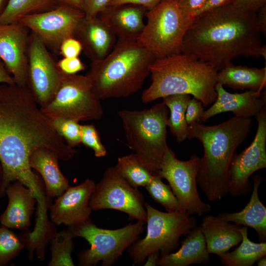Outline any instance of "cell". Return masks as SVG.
I'll use <instances>...</instances> for the list:
<instances>
[{"label":"cell","mask_w":266,"mask_h":266,"mask_svg":"<svg viewBox=\"0 0 266 266\" xmlns=\"http://www.w3.org/2000/svg\"><path fill=\"white\" fill-rule=\"evenodd\" d=\"M39 148L52 151L64 161L78 153L56 132L27 86L0 84V199L11 183L19 181L33 191L38 208L47 207L50 199L43 181L29 165L31 154Z\"/></svg>","instance_id":"cell-1"},{"label":"cell","mask_w":266,"mask_h":266,"mask_svg":"<svg viewBox=\"0 0 266 266\" xmlns=\"http://www.w3.org/2000/svg\"><path fill=\"white\" fill-rule=\"evenodd\" d=\"M261 35L256 13L231 3L197 17L184 34L180 53L209 63L219 71L239 56L259 58Z\"/></svg>","instance_id":"cell-2"},{"label":"cell","mask_w":266,"mask_h":266,"mask_svg":"<svg viewBox=\"0 0 266 266\" xmlns=\"http://www.w3.org/2000/svg\"><path fill=\"white\" fill-rule=\"evenodd\" d=\"M252 126L250 118L235 116L215 125L194 122L188 126L187 138L199 139L203 147L197 183L209 201L219 200L229 194L231 160L237 147L247 137Z\"/></svg>","instance_id":"cell-3"},{"label":"cell","mask_w":266,"mask_h":266,"mask_svg":"<svg viewBox=\"0 0 266 266\" xmlns=\"http://www.w3.org/2000/svg\"><path fill=\"white\" fill-rule=\"evenodd\" d=\"M217 69L211 64L179 53L154 60L149 66L151 83L142 92L143 103L174 94H187L204 107L217 98Z\"/></svg>","instance_id":"cell-4"},{"label":"cell","mask_w":266,"mask_h":266,"mask_svg":"<svg viewBox=\"0 0 266 266\" xmlns=\"http://www.w3.org/2000/svg\"><path fill=\"white\" fill-rule=\"evenodd\" d=\"M155 59L136 41L118 39L105 57L91 62L86 75L100 100L126 98L142 88Z\"/></svg>","instance_id":"cell-5"},{"label":"cell","mask_w":266,"mask_h":266,"mask_svg":"<svg viewBox=\"0 0 266 266\" xmlns=\"http://www.w3.org/2000/svg\"><path fill=\"white\" fill-rule=\"evenodd\" d=\"M127 145L153 174H158L169 148L166 141L168 109L163 102L142 110L118 112Z\"/></svg>","instance_id":"cell-6"},{"label":"cell","mask_w":266,"mask_h":266,"mask_svg":"<svg viewBox=\"0 0 266 266\" xmlns=\"http://www.w3.org/2000/svg\"><path fill=\"white\" fill-rule=\"evenodd\" d=\"M147 230L145 237L128 248L129 257L134 264H141L151 253L158 251L160 256L173 251L181 236L197 227L195 217L186 211H161L145 202Z\"/></svg>","instance_id":"cell-7"},{"label":"cell","mask_w":266,"mask_h":266,"mask_svg":"<svg viewBox=\"0 0 266 266\" xmlns=\"http://www.w3.org/2000/svg\"><path fill=\"white\" fill-rule=\"evenodd\" d=\"M144 223L137 221L119 229L109 230L97 227L90 218L67 227L74 237L83 238L90 245L89 249L78 254V265L93 266L101 262L102 266H112L144 232Z\"/></svg>","instance_id":"cell-8"},{"label":"cell","mask_w":266,"mask_h":266,"mask_svg":"<svg viewBox=\"0 0 266 266\" xmlns=\"http://www.w3.org/2000/svg\"><path fill=\"white\" fill-rule=\"evenodd\" d=\"M147 22L136 41L156 58L180 53L189 27L180 10L178 0H162L145 14Z\"/></svg>","instance_id":"cell-9"},{"label":"cell","mask_w":266,"mask_h":266,"mask_svg":"<svg viewBox=\"0 0 266 266\" xmlns=\"http://www.w3.org/2000/svg\"><path fill=\"white\" fill-rule=\"evenodd\" d=\"M62 73L54 98L40 107L43 113L50 118L61 117L78 122L100 119L103 115L101 100L94 92L88 77Z\"/></svg>","instance_id":"cell-10"},{"label":"cell","mask_w":266,"mask_h":266,"mask_svg":"<svg viewBox=\"0 0 266 266\" xmlns=\"http://www.w3.org/2000/svg\"><path fill=\"white\" fill-rule=\"evenodd\" d=\"M199 161L200 157L196 154L188 160H180L169 148L164 156L158 175L168 182L181 210L201 216L210 212L212 207L201 199L197 190Z\"/></svg>","instance_id":"cell-11"},{"label":"cell","mask_w":266,"mask_h":266,"mask_svg":"<svg viewBox=\"0 0 266 266\" xmlns=\"http://www.w3.org/2000/svg\"><path fill=\"white\" fill-rule=\"evenodd\" d=\"M145 202L142 192L132 186L115 166H110L95 185L90 205L92 210H116L127 213L132 219L146 222Z\"/></svg>","instance_id":"cell-12"},{"label":"cell","mask_w":266,"mask_h":266,"mask_svg":"<svg viewBox=\"0 0 266 266\" xmlns=\"http://www.w3.org/2000/svg\"><path fill=\"white\" fill-rule=\"evenodd\" d=\"M27 57V86L41 107L54 98L60 87L62 73L49 49L31 31Z\"/></svg>","instance_id":"cell-13"},{"label":"cell","mask_w":266,"mask_h":266,"mask_svg":"<svg viewBox=\"0 0 266 266\" xmlns=\"http://www.w3.org/2000/svg\"><path fill=\"white\" fill-rule=\"evenodd\" d=\"M258 127L250 145L239 154L234 153L229 171L228 194L234 197L247 195L252 190L249 177L266 167V105L255 116Z\"/></svg>","instance_id":"cell-14"},{"label":"cell","mask_w":266,"mask_h":266,"mask_svg":"<svg viewBox=\"0 0 266 266\" xmlns=\"http://www.w3.org/2000/svg\"><path fill=\"white\" fill-rule=\"evenodd\" d=\"M84 17L82 10L62 4L49 11L26 16L19 22L35 33L49 50L58 53L62 42L73 37Z\"/></svg>","instance_id":"cell-15"},{"label":"cell","mask_w":266,"mask_h":266,"mask_svg":"<svg viewBox=\"0 0 266 266\" xmlns=\"http://www.w3.org/2000/svg\"><path fill=\"white\" fill-rule=\"evenodd\" d=\"M30 30L18 22L0 23V59L15 84L27 86Z\"/></svg>","instance_id":"cell-16"},{"label":"cell","mask_w":266,"mask_h":266,"mask_svg":"<svg viewBox=\"0 0 266 266\" xmlns=\"http://www.w3.org/2000/svg\"><path fill=\"white\" fill-rule=\"evenodd\" d=\"M90 178L74 186H69L57 197L48 208L51 221L66 227L83 222L90 218L92 209L90 200L95 187Z\"/></svg>","instance_id":"cell-17"},{"label":"cell","mask_w":266,"mask_h":266,"mask_svg":"<svg viewBox=\"0 0 266 266\" xmlns=\"http://www.w3.org/2000/svg\"><path fill=\"white\" fill-rule=\"evenodd\" d=\"M215 90L216 100L204 111L200 122H205L211 117L226 112H232L238 117L251 118L256 116L266 105V89L264 91L249 90L242 93H231L217 83Z\"/></svg>","instance_id":"cell-18"},{"label":"cell","mask_w":266,"mask_h":266,"mask_svg":"<svg viewBox=\"0 0 266 266\" xmlns=\"http://www.w3.org/2000/svg\"><path fill=\"white\" fill-rule=\"evenodd\" d=\"M147 10L133 4L107 5L98 16L118 39L136 41L144 27Z\"/></svg>","instance_id":"cell-19"},{"label":"cell","mask_w":266,"mask_h":266,"mask_svg":"<svg viewBox=\"0 0 266 266\" xmlns=\"http://www.w3.org/2000/svg\"><path fill=\"white\" fill-rule=\"evenodd\" d=\"M73 37L80 42L82 51L91 62L105 57L116 42L115 35L98 16L84 17L78 24Z\"/></svg>","instance_id":"cell-20"},{"label":"cell","mask_w":266,"mask_h":266,"mask_svg":"<svg viewBox=\"0 0 266 266\" xmlns=\"http://www.w3.org/2000/svg\"><path fill=\"white\" fill-rule=\"evenodd\" d=\"M7 206L0 215L1 226L22 231L28 230L37 200L33 191L19 181L11 183L6 190Z\"/></svg>","instance_id":"cell-21"},{"label":"cell","mask_w":266,"mask_h":266,"mask_svg":"<svg viewBox=\"0 0 266 266\" xmlns=\"http://www.w3.org/2000/svg\"><path fill=\"white\" fill-rule=\"evenodd\" d=\"M200 227L209 254L220 256L237 246L242 240L240 225L232 224L218 216H205Z\"/></svg>","instance_id":"cell-22"},{"label":"cell","mask_w":266,"mask_h":266,"mask_svg":"<svg viewBox=\"0 0 266 266\" xmlns=\"http://www.w3.org/2000/svg\"><path fill=\"white\" fill-rule=\"evenodd\" d=\"M58 156L52 151L39 148L34 150L29 158V165L41 176L46 196L57 198L69 186L68 179L61 172Z\"/></svg>","instance_id":"cell-23"},{"label":"cell","mask_w":266,"mask_h":266,"mask_svg":"<svg viewBox=\"0 0 266 266\" xmlns=\"http://www.w3.org/2000/svg\"><path fill=\"white\" fill-rule=\"evenodd\" d=\"M185 236L178 251L160 256L157 266H188L209 262L211 258L200 227H196Z\"/></svg>","instance_id":"cell-24"},{"label":"cell","mask_w":266,"mask_h":266,"mask_svg":"<svg viewBox=\"0 0 266 266\" xmlns=\"http://www.w3.org/2000/svg\"><path fill=\"white\" fill-rule=\"evenodd\" d=\"M252 192L250 199L240 211L220 213L217 216L229 222L253 229L262 241L266 240V207L262 203L258 195V189L263 181L260 175L253 178Z\"/></svg>","instance_id":"cell-25"},{"label":"cell","mask_w":266,"mask_h":266,"mask_svg":"<svg viewBox=\"0 0 266 266\" xmlns=\"http://www.w3.org/2000/svg\"><path fill=\"white\" fill-rule=\"evenodd\" d=\"M217 83L234 90L266 89V66L263 68L236 66L232 63L218 71Z\"/></svg>","instance_id":"cell-26"},{"label":"cell","mask_w":266,"mask_h":266,"mask_svg":"<svg viewBox=\"0 0 266 266\" xmlns=\"http://www.w3.org/2000/svg\"><path fill=\"white\" fill-rule=\"evenodd\" d=\"M242 240L238 247L219 256L226 266H252L261 258L266 255V242L255 243L248 237V227L240 228Z\"/></svg>","instance_id":"cell-27"},{"label":"cell","mask_w":266,"mask_h":266,"mask_svg":"<svg viewBox=\"0 0 266 266\" xmlns=\"http://www.w3.org/2000/svg\"><path fill=\"white\" fill-rule=\"evenodd\" d=\"M191 96L187 94H174L163 98V102L170 111L167 127L178 143L187 138L188 124L185 112Z\"/></svg>","instance_id":"cell-28"},{"label":"cell","mask_w":266,"mask_h":266,"mask_svg":"<svg viewBox=\"0 0 266 266\" xmlns=\"http://www.w3.org/2000/svg\"><path fill=\"white\" fill-rule=\"evenodd\" d=\"M61 4L58 0H8L0 23L18 22L26 16L49 11Z\"/></svg>","instance_id":"cell-29"},{"label":"cell","mask_w":266,"mask_h":266,"mask_svg":"<svg viewBox=\"0 0 266 266\" xmlns=\"http://www.w3.org/2000/svg\"><path fill=\"white\" fill-rule=\"evenodd\" d=\"M115 166L120 175L135 188L145 187L153 175L134 153L119 157Z\"/></svg>","instance_id":"cell-30"},{"label":"cell","mask_w":266,"mask_h":266,"mask_svg":"<svg viewBox=\"0 0 266 266\" xmlns=\"http://www.w3.org/2000/svg\"><path fill=\"white\" fill-rule=\"evenodd\" d=\"M74 238L67 229L56 232L49 242L51 258L48 266H74L71 257L75 245Z\"/></svg>","instance_id":"cell-31"},{"label":"cell","mask_w":266,"mask_h":266,"mask_svg":"<svg viewBox=\"0 0 266 266\" xmlns=\"http://www.w3.org/2000/svg\"><path fill=\"white\" fill-rule=\"evenodd\" d=\"M158 174H154L145 187L151 198L164 207L166 212L181 210L178 201L169 185L164 183Z\"/></svg>","instance_id":"cell-32"},{"label":"cell","mask_w":266,"mask_h":266,"mask_svg":"<svg viewBox=\"0 0 266 266\" xmlns=\"http://www.w3.org/2000/svg\"><path fill=\"white\" fill-rule=\"evenodd\" d=\"M24 248L19 236L8 228L0 227V266H5Z\"/></svg>","instance_id":"cell-33"},{"label":"cell","mask_w":266,"mask_h":266,"mask_svg":"<svg viewBox=\"0 0 266 266\" xmlns=\"http://www.w3.org/2000/svg\"><path fill=\"white\" fill-rule=\"evenodd\" d=\"M53 127L58 134L70 147L81 144V125L77 120L61 117L51 118Z\"/></svg>","instance_id":"cell-34"},{"label":"cell","mask_w":266,"mask_h":266,"mask_svg":"<svg viewBox=\"0 0 266 266\" xmlns=\"http://www.w3.org/2000/svg\"><path fill=\"white\" fill-rule=\"evenodd\" d=\"M81 142L92 149L97 158L105 157L107 150L102 143L96 126L94 124L81 125Z\"/></svg>","instance_id":"cell-35"},{"label":"cell","mask_w":266,"mask_h":266,"mask_svg":"<svg viewBox=\"0 0 266 266\" xmlns=\"http://www.w3.org/2000/svg\"><path fill=\"white\" fill-rule=\"evenodd\" d=\"M57 66L61 72L68 75L76 74L86 68L79 57L63 58L57 62Z\"/></svg>","instance_id":"cell-36"},{"label":"cell","mask_w":266,"mask_h":266,"mask_svg":"<svg viewBox=\"0 0 266 266\" xmlns=\"http://www.w3.org/2000/svg\"><path fill=\"white\" fill-rule=\"evenodd\" d=\"M206 1L207 0H178L181 13L189 26L192 22L194 14Z\"/></svg>","instance_id":"cell-37"},{"label":"cell","mask_w":266,"mask_h":266,"mask_svg":"<svg viewBox=\"0 0 266 266\" xmlns=\"http://www.w3.org/2000/svg\"><path fill=\"white\" fill-rule=\"evenodd\" d=\"M204 111L202 102L194 97L191 98L185 112V120L188 125L194 122H200Z\"/></svg>","instance_id":"cell-38"},{"label":"cell","mask_w":266,"mask_h":266,"mask_svg":"<svg viewBox=\"0 0 266 266\" xmlns=\"http://www.w3.org/2000/svg\"><path fill=\"white\" fill-rule=\"evenodd\" d=\"M82 51L80 42L74 37L65 39L60 45L58 53L63 58L78 57Z\"/></svg>","instance_id":"cell-39"},{"label":"cell","mask_w":266,"mask_h":266,"mask_svg":"<svg viewBox=\"0 0 266 266\" xmlns=\"http://www.w3.org/2000/svg\"><path fill=\"white\" fill-rule=\"evenodd\" d=\"M110 0H84L83 11L85 17L95 18L107 6Z\"/></svg>","instance_id":"cell-40"},{"label":"cell","mask_w":266,"mask_h":266,"mask_svg":"<svg viewBox=\"0 0 266 266\" xmlns=\"http://www.w3.org/2000/svg\"><path fill=\"white\" fill-rule=\"evenodd\" d=\"M232 4L243 11L256 13L266 5V0H234Z\"/></svg>","instance_id":"cell-41"},{"label":"cell","mask_w":266,"mask_h":266,"mask_svg":"<svg viewBox=\"0 0 266 266\" xmlns=\"http://www.w3.org/2000/svg\"><path fill=\"white\" fill-rule=\"evenodd\" d=\"M234 0H207L203 5L194 14L193 21L198 16L206 12L232 3ZM192 21V22H193Z\"/></svg>","instance_id":"cell-42"},{"label":"cell","mask_w":266,"mask_h":266,"mask_svg":"<svg viewBox=\"0 0 266 266\" xmlns=\"http://www.w3.org/2000/svg\"><path fill=\"white\" fill-rule=\"evenodd\" d=\"M162 0H110L107 5L133 4L143 6L148 10L156 6Z\"/></svg>","instance_id":"cell-43"},{"label":"cell","mask_w":266,"mask_h":266,"mask_svg":"<svg viewBox=\"0 0 266 266\" xmlns=\"http://www.w3.org/2000/svg\"><path fill=\"white\" fill-rule=\"evenodd\" d=\"M256 21L259 30L261 34L266 36V5L261 7L256 12Z\"/></svg>","instance_id":"cell-44"},{"label":"cell","mask_w":266,"mask_h":266,"mask_svg":"<svg viewBox=\"0 0 266 266\" xmlns=\"http://www.w3.org/2000/svg\"><path fill=\"white\" fill-rule=\"evenodd\" d=\"M14 80L0 59V84H14Z\"/></svg>","instance_id":"cell-45"},{"label":"cell","mask_w":266,"mask_h":266,"mask_svg":"<svg viewBox=\"0 0 266 266\" xmlns=\"http://www.w3.org/2000/svg\"><path fill=\"white\" fill-rule=\"evenodd\" d=\"M160 257L159 251H154L150 253L146 258V261L143 266H156L157 265L158 261ZM145 259V260H146Z\"/></svg>","instance_id":"cell-46"},{"label":"cell","mask_w":266,"mask_h":266,"mask_svg":"<svg viewBox=\"0 0 266 266\" xmlns=\"http://www.w3.org/2000/svg\"><path fill=\"white\" fill-rule=\"evenodd\" d=\"M61 4H66L83 10L84 0H58Z\"/></svg>","instance_id":"cell-47"},{"label":"cell","mask_w":266,"mask_h":266,"mask_svg":"<svg viewBox=\"0 0 266 266\" xmlns=\"http://www.w3.org/2000/svg\"><path fill=\"white\" fill-rule=\"evenodd\" d=\"M260 57H263L266 61V45H262L259 50Z\"/></svg>","instance_id":"cell-48"},{"label":"cell","mask_w":266,"mask_h":266,"mask_svg":"<svg viewBox=\"0 0 266 266\" xmlns=\"http://www.w3.org/2000/svg\"><path fill=\"white\" fill-rule=\"evenodd\" d=\"M8 0H0V17L2 14Z\"/></svg>","instance_id":"cell-49"},{"label":"cell","mask_w":266,"mask_h":266,"mask_svg":"<svg viewBox=\"0 0 266 266\" xmlns=\"http://www.w3.org/2000/svg\"><path fill=\"white\" fill-rule=\"evenodd\" d=\"M258 266H266V256L261 258L257 261Z\"/></svg>","instance_id":"cell-50"},{"label":"cell","mask_w":266,"mask_h":266,"mask_svg":"<svg viewBox=\"0 0 266 266\" xmlns=\"http://www.w3.org/2000/svg\"><path fill=\"white\" fill-rule=\"evenodd\" d=\"M2 174H3L2 167L0 163V184L2 178Z\"/></svg>","instance_id":"cell-51"}]
</instances>
